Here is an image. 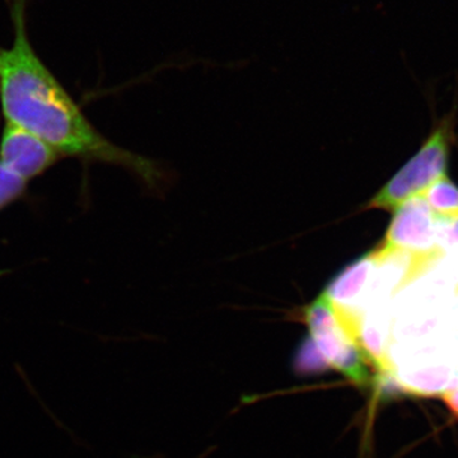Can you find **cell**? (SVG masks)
<instances>
[{"label":"cell","mask_w":458,"mask_h":458,"mask_svg":"<svg viewBox=\"0 0 458 458\" xmlns=\"http://www.w3.org/2000/svg\"><path fill=\"white\" fill-rule=\"evenodd\" d=\"M27 0H11L13 41L0 47V107L5 123L32 132L60 156L122 165L150 188L165 174L156 162L107 140L87 119L44 60L27 31Z\"/></svg>","instance_id":"1"},{"label":"cell","mask_w":458,"mask_h":458,"mask_svg":"<svg viewBox=\"0 0 458 458\" xmlns=\"http://www.w3.org/2000/svg\"><path fill=\"white\" fill-rule=\"evenodd\" d=\"M303 318L309 336L327 367L339 370L354 384H369V357L324 292L306 306Z\"/></svg>","instance_id":"2"},{"label":"cell","mask_w":458,"mask_h":458,"mask_svg":"<svg viewBox=\"0 0 458 458\" xmlns=\"http://www.w3.org/2000/svg\"><path fill=\"white\" fill-rule=\"evenodd\" d=\"M439 251L438 221L423 197L411 199L397 208L384 242L375 250L381 260L408 255L410 276L436 260Z\"/></svg>","instance_id":"3"},{"label":"cell","mask_w":458,"mask_h":458,"mask_svg":"<svg viewBox=\"0 0 458 458\" xmlns=\"http://www.w3.org/2000/svg\"><path fill=\"white\" fill-rule=\"evenodd\" d=\"M448 165L447 132L438 129L420 150L370 199L367 209L396 210L411 199L423 197L445 177Z\"/></svg>","instance_id":"4"},{"label":"cell","mask_w":458,"mask_h":458,"mask_svg":"<svg viewBox=\"0 0 458 458\" xmlns=\"http://www.w3.org/2000/svg\"><path fill=\"white\" fill-rule=\"evenodd\" d=\"M59 153L40 138L13 123H5L0 138V162L29 182L49 170Z\"/></svg>","instance_id":"5"},{"label":"cell","mask_w":458,"mask_h":458,"mask_svg":"<svg viewBox=\"0 0 458 458\" xmlns=\"http://www.w3.org/2000/svg\"><path fill=\"white\" fill-rule=\"evenodd\" d=\"M381 260L377 258L375 251L361 256L344 267L339 274L328 283L324 293L330 298L342 311L351 312L361 295L367 291V286L372 283L376 269Z\"/></svg>","instance_id":"6"},{"label":"cell","mask_w":458,"mask_h":458,"mask_svg":"<svg viewBox=\"0 0 458 458\" xmlns=\"http://www.w3.org/2000/svg\"><path fill=\"white\" fill-rule=\"evenodd\" d=\"M423 198L437 221L458 222V188L447 176L430 186Z\"/></svg>","instance_id":"7"},{"label":"cell","mask_w":458,"mask_h":458,"mask_svg":"<svg viewBox=\"0 0 458 458\" xmlns=\"http://www.w3.org/2000/svg\"><path fill=\"white\" fill-rule=\"evenodd\" d=\"M26 188L27 181L21 179L0 162V210L22 197Z\"/></svg>","instance_id":"8"},{"label":"cell","mask_w":458,"mask_h":458,"mask_svg":"<svg viewBox=\"0 0 458 458\" xmlns=\"http://www.w3.org/2000/svg\"><path fill=\"white\" fill-rule=\"evenodd\" d=\"M295 366L298 369H303L304 372H315V370L324 369L327 367L325 360H322L315 344L312 343L311 337L303 340L302 345L300 346L295 358Z\"/></svg>","instance_id":"9"},{"label":"cell","mask_w":458,"mask_h":458,"mask_svg":"<svg viewBox=\"0 0 458 458\" xmlns=\"http://www.w3.org/2000/svg\"><path fill=\"white\" fill-rule=\"evenodd\" d=\"M442 399L445 401V405L448 406V409L451 410L452 414L456 415L458 418V386L445 391L442 394Z\"/></svg>","instance_id":"10"}]
</instances>
